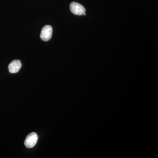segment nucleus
Returning a JSON list of instances; mask_svg holds the SVG:
<instances>
[{
  "label": "nucleus",
  "mask_w": 158,
  "mask_h": 158,
  "mask_svg": "<svg viewBox=\"0 0 158 158\" xmlns=\"http://www.w3.org/2000/svg\"><path fill=\"white\" fill-rule=\"evenodd\" d=\"M70 9L71 11L76 15H86V9L85 7L76 2H73L71 3Z\"/></svg>",
  "instance_id": "nucleus-1"
},
{
  "label": "nucleus",
  "mask_w": 158,
  "mask_h": 158,
  "mask_svg": "<svg viewBox=\"0 0 158 158\" xmlns=\"http://www.w3.org/2000/svg\"><path fill=\"white\" fill-rule=\"evenodd\" d=\"M38 136L36 133L32 132L29 134L26 138L24 144L27 148H31L37 144Z\"/></svg>",
  "instance_id": "nucleus-2"
},
{
  "label": "nucleus",
  "mask_w": 158,
  "mask_h": 158,
  "mask_svg": "<svg viewBox=\"0 0 158 158\" xmlns=\"http://www.w3.org/2000/svg\"><path fill=\"white\" fill-rule=\"evenodd\" d=\"M52 27L50 25H46L43 28L40 34V37L43 41H48L52 35Z\"/></svg>",
  "instance_id": "nucleus-3"
},
{
  "label": "nucleus",
  "mask_w": 158,
  "mask_h": 158,
  "mask_svg": "<svg viewBox=\"0 0 158 158\" xmlns=\"http://www.w3.org/2000/svg\"><path fill=\"white\" fill-rule=\"evenodd\" d=\"M21 66V62L19 60H15L9 64L8 69L10 73H15L19 71Z\"/></svg>",
  "instance_id": "nucleus-4"
}]
</instances>
